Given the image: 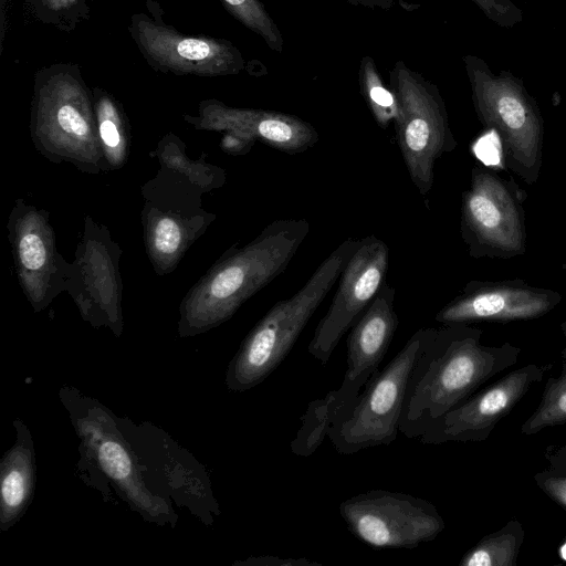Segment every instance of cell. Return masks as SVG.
I'll return each mask as SVG.
<instances>
[{"label": "cell", "instance_id": "ba28073f", "mask_svg": "<svg viewBox=\"0 0 566 566\" xmlns=\"http://www.w3.org/2000/svg\"><path fill=\"white\" fill-rule=\"evenodd\" d=\"M338 510L348 531L375 548L412 549L436 539L446 526L431 502L387 490L355 494Z\"/></svg>", "mask_w": 566, "mask_h": 566}, {"label": "cell", "instance_id": "e0dca14e", "mask_svg": "<svg viewBox=\"0 0 566 566\" xmlns=\"http://www.w3.org/2000/svg\"><path fill=\"white\" fill-rule=\"evenodd\" d=\"M361 389L358 385L343 381L338 389L311 401L291 442L292 452L302 457L315 452L327 437L328 430L349 412Z\"/></svg>", "mask_w": 566, "mask_h": 566}, {"label": "cell", "instance_id": "1f68e13d", "mask_svg": "<svg viewBox=\"0 0 566 566\" xmlns=\"http://www.w3.org/2000/svg\"><path fill=\"white\" fill-rule=\"evenodd\" d=\"M562 556H563L564 559H566V543L562 547Z\"/></svg>", "mask_w": 566, "mask_h": 566}, {"label": "cell", "instance_id": "7402d4cb", "mask_svg": "<svg viewBox=\"0 0 566 566\" xmlns=\"http://www.w3.org/2000/svg\"><path fill=\"white\" fill-rule=\"evenodd\" d=\"M563 422H566V371L547 382L537 409L524 422L522 432L534 434Z\"/></svg>", "mask_w": 566, "mask_h": 566}, {"label": "cell", "instance_id": "30bf717a", "mask_svg": "<svg viewBox=\"0 0 566 566\" xmlns=\"http://www.w3.org/2000/svg\"><path fill=\"white\" fill-rule=\"evenodd\" d=\"M389 249L385 241L368 235L345 264L328 310L308 343V353L326 365L340 338L350 329L386 282Z\"/></svg>", "mask_w": 566, "mask_h": 566}, {"label": "cell", "instance_id": "44dd1931", "mask_svg": "<svg viewBox=\"0 0 566 566\" xmlns=\"http://www.w3.org/2000/svg\"><path fill=\"white\" fill-rule=\"evenodd\" d=\"M220 1L234 19L260 35L271 50L283 51L282 33L260 0Z\"/></svg>", "mask_w": 566, "mask_h": 566}, {"label": "cell", "instance_id": "4dcf8cb0", "mask_svg": "<svg viewBox=\"0 0 566 566\" xmlns=\"http://www.w3.org/2000/svg\"><path fill=\"white\" fill-rule=\"evenodd\" d=\"M560 328H562V332H563L564 336L566 337V321H564L562 323Z\"/></svg>", "mask_w": 566, "mask_h": 566}, {"label": "cell", "instance_id": "d4e9b609", "mask_svg": "<svg viewBox=\"0 0 566 566\" xmlns=\"http://www.w3.org/2000/svg\"><path fill=\"white\" fill-rule=\"evenodd\" d=\"M475 3L488 19L503 28H512L523 20L522 10L511 0H469Z\"/></svg>", "mask_w": 566, "mask_h": 566}, {"label": "cell", "instance_id": "52a82bcc", "mask_svg": "<svg viewBox=\"0 0 566 566\" xmlns=\"http://www.w3.org/2000/svg\"><path fill=\"white\" fill-rule=\"evenodd\" d=\"M427 328L416 331L396 356L364 386L349 412L327 438L342 454L387 446L398 436L408 381Z\"/></svg>", "mask_w": 566, "mask_h": 566}, {"label": "cell", "instance_id": "8fae6325", "mask_svg": "<svg viewBox=\"0 0 566 566\" xmlns=\"http://www.w3.org/2000/svg\"><path fill=\"white\" fill-rule=\"evenodd\" d=\"M560 301V293L531 285L522 279L472 280L436 314L434 319L442 325L527 321L548 314Z\"/></svg>", "mask_w": 566, "mask_h": 566}, {"label": "cell", "instance_id": "d6986e66", "mask_svg": "<svg viewBox=\"0 0 566 566\" xmlns=\"http://www.w3.org/2000/svg\"><path fill=\"white\" fill-rule=\"evenodd\" d=\"M359 91L376 123L386 129L397 117V102L390 87H386L373 57L364 56L358 69Z\"/></svg>", "mask_w": 566, "mask_h": 566}, {"label": "cell", "instance_id": "8992f818", "mask_svg": "<svg viewBox=\"0 0 566 566\" xmlns=\"http://www.w3.org/2000/svg\"><path fill=\"white\" fill-rule=\"evenodd\" d=\"M525 199L514 180L481 164L472 167L460 218L461 238L471 258L509 260L525 253Z\"/></svg>", "mask_w": 566, "mask_h": 566}, {"label": "cell", "instance_id": "2e32d148", "mask_svg": "<svg viewBox=\"0 0 566 566\" xmlns=\"http://www.w3.org/2000/svg\"><path fill=\"white\" fill-rule=\"evenodd\" d=\"M17 441L0 464V528L7 531L25 512L35 485V459L31 434L15 421Z\"/></svg>", "mask_w": 566, "mask_h": 566}, {"label": "cell", "instance_id": "5bb4252c", "mask_svg": "<svg viewBox=\"0 0 566 566\" xmlns=\"http://www.w3.org/2000/svg\"><path fill=\"white\" fill-rule=\"evenodd\" d=\"M200 114L210 127L230 129L249 143L260 140L291 155L306 151L319 138L311 123L282 112L230 107L210 99L201 104Z\"/></svg>", "mask_w": 566, "mask_h": 566}, {"label": "cell", "instance_id": "6da1fadb", "mask_svg": "<svg viewBox=\"0 0 566 566\" xmlns=\"http://www.w3.org/2000/svg\"><path fill=\"white\" fill-rule=\"evenodd\" d=\"M469 324L427 327L412 368L399 431L419 438L494 375L514 365L521 349L510 343L488 346Z\"/></svg>", "mask_w": 566, "mask_h": 566}, {"label": "cell", "instance_id": "9c48e42d", "mask_svg": "<svg viewBox=\"0 0 566 566\" xmlns=\"http://www.w3.org/2000/svg\"><path fill=\"white\" fill-rule=\"evenodd\" d=\"M128 31L143 57L157 72L211 77L239 74L245 67L242 53L230 41L184 34L160 17L135 13Z\"/></svg>", "mask_w": 566, "mask_h": 566}, {"label": "cell", "instance_id": "7a4b0ae2", "mask_svg": "<svg viewBox=\"0 0 566 566\" xmlns=\"http://www.w3.org/2000/svg\"><path fill=\"white\" fill-rule=\"evenodd\" d=\"M310 231L304 218L277 219L234 251L188 302L181 335H192L230 318L256 292L283 273Z\"/></svg>", "mask_w": 566, "mask_h": 566}, {"label": "cell", "instance_id": "5b68a950", "mask_svg": "<svg viewBox=\"0 0 566 566\" xmlns=\"http://www.w3.org/2000/svg\"><path fill=\"white\" fill-rule=\"evenodd\" d=\"M389 87L397 102L394 127L401 157L411 182L426 196L433 186L437 160L458 146L446 103L436 84L402 61L389 71Z\"/></svg>", "mask_w": 566, "mask_h": 566}, {"label": "cell", "instance_id": "f546056e", "mask_svg": "<svg viewBox=\"0 0 566 566\" xmlns=\"http://www.w3.org/2000/svg\"><path fill=\"white\" fill-rule=\"evenodd\" d=\"M10 0H0V53L2 52L3 41L7 31V15Z\"/></svg>", "mask_w": 566, "mask_h": 566}, {"label": "cell", "instance_id": "cb8c5ba5", "mask_svg": "<svg viewBox=\"0 0 566 566\" xmlns=\"http://www.w3.org/2000/svg\"><path fill=\"white\" fill-rule=\"evenodd\" d=\"M19 260L22 266L29 271L41 270L48 258V251L43 238L38 232L23 233L18 243Z\"/></svg>", "mask_w": 566, "mask_h": 566}, {"label": "cell", "instance_id": "484cf974", "mask_svg": "<svg viewBox=\"0 0 566 566\" xmlns=\"http://www.w3.org/2000/svg\"><path fill=\"white\" fill-rule=\"evenodd\" d=\"M181 238V230L178 223L171 218L164 217L155 226L153 244L157 252L169 255L178 251Z\"/></svg>", "mask_w": 566, "mask_h": 566}, {"label": "cell", "instance_id": "f1b7e54d", "mask_svg": "<svg viewBox=\"0 0 566 566\" xmlns=\"http://www.w3.org/2000/svg\"><path fill=\"white\" fill-rule=\"evenodd\" d=\"M353 6H361L368 9L390 10L395 0H347Z\"/></svg>", "mask_w": 566, "mask_h": 566}, {"label": "cell", "instance_id": "ffe728a7", "mask_svg": "<svg viewBox=\"0 0 566 566\" xmlns=\"http://www.w3.org/2000/svg\"><path fill=\"white\" fill-rule=\"evenodd\" d=\"M28 12L43 24L71 32L90 18L87 0H24Z\"/></svg>", "mask_w": 566, "mask_h": 566}, {"label": "cell", "instance_id": "7c38bea8", "mask_svg": "<svg viewBox=\"0 0 566 566\" xmlns=\"http://www.w3.org/2000/svg\"><path fill=\"white\" fill-rule=\"evenodd\" d=\"M544 370L535 365L523 366L473 394L461 405L444 413L419 437L421 443L480 442L485 440L496 423L539 381Z\"/></svg>", "mask_w": 566, "mask_h": 566}, {"label": "cell", "instance_id": "603a6c76", "mask_svg": "<svg viewBox=\"0 0 566 566\" xmlns=\"http://www.w3.org/2000/svg\"><path fill=\"white\" fill-rule=\"evenodd\" d=\"M97 459L106 473L125 489V492L133 500V486L135 485V472L132 459L122 442L113 438H105L98 446Z\"/></svg>", "mask_w": 566, "mask_h": 566}, {"label": "cell", "instance_id": "ac0fdd59", "mask_svg": "<svg viewBox=\"0 0 566 566\" xmlns=\"http://www.w3.org/2000/svg\"><path fill=\"white\" fill-rule=\"evenodd\" d=\"M524 531L517 521L482 538L461 558L460 566H515Z\"/></svg>", "mask_w": 566, "mask_h": 566}, {"label": "cell", "instance_id": "277c9868", "mask_svg": "<svg viewBox=\"0 0 566 566\" xmlns=\"http://www.w3.org/2000/svg\"><path fill=\"white\" fill-rule=\"evenodd\" d=\"M472 102L481 124L499 136L505 166L534 185L543 166L544 120L523 81L509 71L494 73L479 56L464 55Z\"/></svg>", "mask_w": 566, "mask_h": 566}, {"label": "cell", "instance_id": "9a60e30c", "mask_svg": "<svg viewBox=\"0 0 566 566\" xmlns=\"http://www.w3.org/2000/svg\"><path fill=\"white\" fill-rule=\"evenodd\" d=\"M399 318L395 310V287L384 283L378 293L350 327L344 382L364 388L379 370L395 336Z\"/></svg>", "mask_w": 566, "mask_h": 566}, {"label": "cell", "instance_id": "4316f807", "mask_svg": "<svg viewBox=\"0 0 566 566\" xmlns=\"http://www.w3.org/2000/svg\"><path fill=\"white\" fill-rule=\"evenodd\" d=\"M536 481L541 489L559 505L566 509V476L544 472L536 475Z\"/></svg>", "mask_w": 566, "mask_h": 566}, {"label": "cell", "instance_id": "83f0119b", "mask_svg": "<svg viewBox=\"0 0 566 566\" xmlns=\"http://www.w3.org/2000/svg\"><path fill=\"white\" fill-rule=\"evenodd\" d=\"M241 566H322V564L312 562L305 557H277V556H258L249 557L245 560L237 562Z\"/></svg>", "mask_w": 566, "mask_h": 566}, {"label": "cell", "instance_id": "3957f363", "mask_svg": "<svg viewBox=\"0 0 566 566\" xmlns=\"http://www.w3.org/2000/svg\"><path fill=\"white\" fill-rule=\"evenodd\" d=\"M360 240L348 238L339 243L296 293L276 302L255 324L229 364V390L242 392L255 387L285 359Z\"/></svg>", "mask_w": 566, "mask_h": 566}, {"label": "cell", "instance_id": "4fadbf2b", "mask_svg": "<svg viewBox=\"0 0 566 566\" xmlns=\"http://www.w3.org/2000/svg\"><path fill=\"white\" fill-rule=\"evenodd\" d=\"M33 118L36 130L65 142H92L94 117L77 64L55 63L34 76Z\"/></svg>", "mask_w": 566, "mask_h": 566}]
</instances>
